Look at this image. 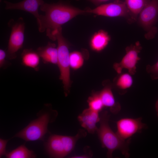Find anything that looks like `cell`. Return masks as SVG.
<instances>
[{"label": "cell", "instance_id": "9", "mask_svg": "<svg viewBox=\"0 0 158 158\" xmlns=\"http://www.w3.org/2000/svg\"><path fill=\"white\" fill-rule=\"evenodd\" d=\"M142 118H123L116 122V133L122 139L126 140L133 135L147 127L142 122Z\"/></svg>", "mask_w": 158, "mask_h": 158}, {"label": "cell", "instance_id": "26", "mask_svg": "<svg viewBox=\"0 0 158 158\" xmlns=\"http://www.w3.org/2000/svg\"><path fill=\"white\" fill-rule=\"evenodd\" d=\"M92 152H91L88 154L86 153L84 154L80 155L74 156L71 157V158H90L92 156Z\"/></svg>", "mask_w": 158, "mask_h": 158}, {"label": "cell", "instance_id": "25", "mask_svg": "<svg viewBox=\"0 0 158 158\" xmlns=\"http://www.w3.org/2000/svg\"><path fill=\"white\" fill-rule=\"evenodd\" d=\"M9 140H4L0 139V157L5 155L6 153V147L7 144Z\"/></svg>", "mask_w": 158, "mask_h": 158}, {"label": "cell", "instance_id": "13", "mask_svg": "<svg viewBox=\"0 0 158 158\" xmlns=\"http://www.w3.org/2000/svg\"><path fill=\"white\" fill-rule=\"evenodd\" d=\"M36 51L44 63L57 64L58 50L55 44L48 42L46 46L38 47Z\"/></svg>", "mask_w": 158, "mask_h": 158}, {"label": "cell", "instance_id": "10", "mask_svg": "<svg viewBox=\"0 0 158 158\" xmlns=\"http://www.w3.org/2000/svg\"><path fill=\"white\" fill-rule=\"evenodd\" d=\"M4 2L6 10H18L31 13L36 18L38 28L40 26L42 15L39 13L38 9L45 3L43 0H23L16 3L5 0Z\"/></svg>", "mask_w": 158, "mask_h": 158}, {"label": "cell", "instance_id": "19", "mask_svg": "<svg viewBox=\"0 0 158 158\" xmlns=\"http://www.w3.org/2000/svg\"><path fill=\"white\" fill-rule=\"evenodd\" d=\"M5 155L7 158H32L36 157L34 152L29 150L24 145L6 152Z\"/></svg>", "mask_w": 158, "mask_h": 158}, {"label": "cell", "instance_id": "12", "mask_svg": "<svg viewBox=\"0 0 158 158\" xmlns=\"http://www.w3.org/2000/svg\"><path fill=\"white\" fill-rule=\"evenodd\" d=\"M46 150L51 157L63 158L66 155L61 135H51L45 143Z\"/></svg>", "mask_w": 158, "mask_h": 158}, {"label": "cell", "instance_id": "14", "mask_svg": "<svg viewBox=\"0 0 158 158\" xmlns=\"http://www.w3.org/2000/svg\"><path fill=\"white\" fill-rule=\"evenodd\" d=\"M99 93L104 107L109 108L113 114L119 112L121 106L119 102L116 101L111 87H105Z\"/></svg>", "mask_w": 158, "mask_h": 158}, {"label": "cell", "instance_id": "15", "mask_svg": "<svg viewBox=\"0 0 158 158\" xmlns=\"http://www.w3.org/2000/svg\"><path fill=\"white\" fill-rule=\"evenodd\" d=\"M110 39L107 32L100 30L95 33L91 37L90 41V47L95 51H100L107 47Z\"/></svg>", "mask_w": 158, "mask_h": 158}, {"label": "cell", "instance_id": "23", "mask_svg": "<svg viewBox=\"0 0 158 158\" xmlns=\"http://www.w3.org/2000/svg\"><path fill=\"white\" fill-rule=\"evenodd\" d=\"M146 70L149 74L152 80L158 79V61L154 65H147Z\"/></svg>", "mask_w": 158, "mask_h": 158}, {"label": "cell", "instance_id": "24", "mask_svg": "<svg viewBox=\"0 0 158 158\" xmlns=\"http://www.w3.org/2000/svg\"><path fill=\"white\" fill-rule=\"evenodd\" d=\"M7 55L6 51L0 49V68H5L8 63L6 60Z\"/></svg>", "mask_w": 158, "mask_h": 158}, {"label": "cell", "instance_id": "5", "mask_svg": "<svg viewBox=\"0 0 158 158\" xmlns=\"http://www.w3.org/2000/svg\"><path fill=\"white\" fill-rule=\"evenodd\" d=\"M158 17V0H150L140 12L138 19V24L146 32L147 40L154 38L157 32L155 25Z\"/></svg>", "mask_w": 158, "mask_h": 158}, {"label": "cell", "instance_id": "18", "mask_svg": "<svg viewBox=\"0 0 158 158\" xmlns=\"http://www.w3.org/2000/svg\"><path fill=\"white\" fill-rule=\"evenodd\" d=\"M150 0H125V3L133 22L137 21L140 12Z\"/></svg>", "mask_w": 158, "mask_h": 158}, {"label": "cell", "instance_id": "27", "mask_svg": "<svg viewBox=\"0 0 158 158\" xmlns=\"http://www.w3.org/2000/svg\"><path fill=\"white\" fill-rule=\"evenodd\" d=\"M93 4L96 5H98L100 4L106 2L109 0H89Z\"/></svg>", "mask_w": 158, "mask_h": 158}, {"label": "cell", "instance_id": "2", "mask_svg": "<svg viewBox=\"0 0 158 158\" xmlns=\"http://www.w3.org/2000/svg\"><path fill=\"white\" fill-rule=\"evenodd\" d=\"M109 116L107 111L102 112L100 116L99 127L96 132L102 147L107 150L108 158L112 157L113 152L116 150H119L125 157L128 158L130 156L129 145L130 138L124 140L113 131L109 124Z\"/></svg>", "mask_w": 158, "mask_h": 158}, {"label": "cell", "instance_id": "8", "mask_svg": "<svg viewBox=\"0 0 158 158\" xmlns=\"http://www.w3.org/2000/svg\"><path fill=\"white\" fill-rule=\"evenodd\" d=\"M142 49L139 41L136 42L134 44L127 46L125 49L126 54L121 61L115 63L113 65L116 72L120 74L123 69H126L131 75L135 74L136 71V64L140 59L138 54Z\"/></svg>", "mask_w": 158, "mask_h": 158}, {"label": "cell", "instance_id": "20", "mask_svg": "<svg viewBox=\"0 0 158 158\" xmlns=\"http://www.w3.org/2000/svg\"><path fill=\"white\" fill-rule=\"evenodd\" d=\"M89 108L99 112L104 107L99 92L93 93L87 100Z\"/></svg>", "mask_w": 158, "mask_h": 158}, {"label": "cell", "instance_id": "16", "mask_svg": "<svg viewBox=\"0 0 158 158\" xmlns=\"http://www.w3.org/2000/svg\"><path fill=\"white\" fill-rule=\"evenodd\" d=\"M23 65L34 69L36 71L39 69L40 57L37 52L32 49H25L21 54Z\"/></svg>", "mask_w": 158, "mask_h": 158}, {"label": "cell", "instance_id": "4", "mask_svg": "<svg viewBox=\"0 0 158 158\" xmlns=\"http://www.w3.org/2000/svg\"><path fill=\"white\" fill-rule=\"evenodd\" d=\"M62 28L56 32L55 38L57 40L58 46V66L60 72V79L62 82L65 95L68 94L70 86L69 53L68 43L62 33Z\"/></svg>", "mask_w": 158, "mask_h": 158}, {"label": "cell", "instance_id": "6", "mask_svg": "<svg viewBox=\"0 0 158 158\" xmlns=\"http://www.w3.org/2000/svg\"><path fill=\"white\" fill-rule=\"evenodd\" d=\"M8 25L11 28V31L6 51L7 58L12 60L16 58L17 52L23 47L25 25L23 18L20 17L16 21L11 19Z\"/></svg>", "mask_w": 158, "mask_h": 158}, {"label": "cell", "instance_id": "28", "mask_svg": "<svg viewBox=\"0 0 158 158\" xmlns=\"http://www.w3.org/2000/svg\"><path fill=\"white\" fill-rule=\"evenodd\" d=\"M155 108L157 112V114L158 117V99L157 101L155 104Z\"/></svg>", "mask_w": 158, "mask_h": 158}, {"label": "cell", "instance_id": "21", "mask_svg": "<svg viewBox=\"0 0 158 158\" xmlns=\"http://www.w3.org/2000/svg\"><path fill=\"white\" fill-rule=\"evenodd\" d=\"M131 75L129 73H121L116 82V85L118 88L121 90H125L130 88L133 82Z\"/></svg>", "mask_w": 158, "mask_h": 158}, {"label": "cell", "instance_id": "22", "mask_svg": "<svg viewBox=\"0 0 158 158\" xmlns=\"http://www.w3.org/2000/svg\"><path fill=\"white\" fill-rule=\"evenodd\" d=\"M70 67L74 70L80 68L83 65L84 59L82 54L78 51H74L70 54Z\"/></svg>", "mask_w": 158, "mask_h": 158}, {"label": "cell", "instance_id": "17", "mask_svg": "<svg viewBox=\"0 0 158 158\" xmlns=\"http://www.w3.org/2000/svg\"><path fill=\"white\" fill-rule=\"evenodd\" d=\"M87 135V132L84 130L79 129L74 136L61 135L66 155L73 150L77 141L80 139L85 137Z\"/></svg>", "mask_w": 158, "mask_h": 158}, {"label": "cell", "instance_id": "11", "mask_svg": "<svg viewBox=\"0 0 158 158\" xmlns=\"http://www.w3.org/2000/svg\"><path fill=\"white\" fill-rule=\"evenodd\" d=\"M78 119L82 127L89 133L94 134L97 132L98 128L96 124L100 120L99 112L88 108L84 110L78 115Z\"/></svg>", "mask_w": 158, "mask_h": 158}, {"label": "cell", "instance_id": "3", "mask_svg": "<svg viewBox=\"0 0 158 158\" xmlns=\"http://www.w3.org/2000/svg\"><path fill=\"white\" fill-rule=\"evenodd\" d=\"M37 115V118L31 121L13 137L20 138L26 141L42 140L48 132V124L55 119L57 112L47 104Z\"/></svg>", "mask_w": 158, "mask_h": 158}, {"label": "cell", "instance_id": "7", "mask_svg": "<svg viewBox=\"0 0 158 158\" xmlns=\"http://www.w3.org/2000/svg\"><path fill=\"white\" fill-rule=\"evenodd\" d=\"M86 13L110 17L125 18L129 23H133L125 2L116 0L113 2L102 4L92 9L85 10Z\"/></svg>", "mask_w": 158, "mask_h": 158}, {"label": "cell", "instance_id": "1", "mask_svg": "<svg viewBox=\"0 0 158 158\" xmlns=\"http://www.w3.org/2000/svg\"><path fill=\"white\" fill-rule=\"evenodd\" d=\"M40 9L45 14L42 15L39 31L42 32L46 31L47 35L51 40L53 35L62 25L76 16L86 13L85 10L61 2L44 3L40 6Z\"/></svg>", "mask_w": 158, "mask_h": 158}]
</instances>
